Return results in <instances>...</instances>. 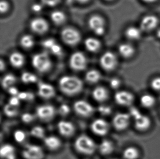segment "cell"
Returning a JSON list of instances; mask_svg holds the SVG:
<instances>
[{"mask_svg":"<svg viewBox=\"0 0 160 159\" xmlns=\"http://www.w3.org/2000/svg\"><path fill=\"white\" fill-rule=\"evenodd\" d=\"M21 80L24 84H28L36 82L37 81V78L33 74L29 72H24L21 76Z\"/></svg>","mask_w":160,"mask_h":159,"instance_id":"32","label":"cell"},{"mask_svg":"<svg viewBox=\"0 0 160 159\" xmlns=\"http://www.w3.org/2000/svg\"></svg>","mask_w":160,"mask_h":159,"instance_id":"55","label":"cell"},{"mask_svg":"<svg viewBox=\"0 0 160 159\" xmlns=\"http://www.w3.org/2000/svg\"><path fill=\"white\" fill-rule=\"evenodd\" d=\"M55 113L54 106L49 105L39 106L36 109V114L42 120H49L52 118Z\"/></svg>","mask_w":160,"mask_h":159,"instance_id":"16","label":"cell"},{"mask_svg":"<svg viewBox=\"0 0 160 159\" xmlns=\"http://www.w3.org/2000/svg\"><path fill=\"white\" fill-rule=\"evenodd\" d=\"M100 65L107 71H112L117 67L118 58L114 53L107 51L102 55L100 60Z\"/></svg>","mask_w":160,"mask_h":159,"instance_id":"8","label":"cell"},{"mask_svg":"<svg viewBox=\"0 0 160 159\" xmlns=\"http://www.w3.org/2000/svg\"><path fill=\"white\" fill-rule=\"evenodd\" d=\"M139 156L138 150L134 147H129L126 148L123 152L125 159H137Z\"/></svg>","mask_w":160,"mask_h":159,"instance_id":"29","label":"cell"},{"mask_svg":"<svg viewBox=\"0 0 160 159\" xmlns=\"http://www.w3.org/2000/svg\"><path fill=\"white\" fill-rule=\"evenodd\" d=\"M143 1H144L147 3H153L156 1L157 0H143Z\"/></svg>","mask_w":160,"mask_h":159,"instance_id":"52","label":"cell"},{"mask_svg":"<svg viewBox=\"0 0 160 159\" xmlns=\"http://www.w3.org/2000/svg\"><path fill=\"white\" fill-rule=\"evenodd\" d=\"M120 84H121L120 80L117 78H113L110 80V85L111 87L113 89L119 88V86H120Z\"/></svg>","mask_w":160,"mask_h":159,"instance_id":"45","label":"cell"},{"mask_svg":"<svg viewBox=\"0 0 160 159\" xmlns=\"http://www.w3.org/2000/svg\"><path fill=\"white\" fill-rule=\"evenodd\" d=\"M89 28L98 36H102L106 31V22L104 19L100 15H94L90 17L88 22Z\"/></svg>","mask_w":160,"mask_h":159,"instance_id":"7","label":"cell"},{"mask_svg":"<svg viewBox=\"0 0 160 159\" xmlns=\"http://www.w3.org/2000/svg\"><path fill=\"white\" fill-rule=\"evenodd\" d=\"M92 94L93 99L98 102L106 101L108 98V90L102 86H98L96 87L93 89Z\"/></svg>","mask_w":160,"mask_h":159,"instance_id":"20","label":"cell"},{"mask_svg":"<svg viewBox=\"0 0 160 159\" xmlns=\"http://www.w3.org/2000/svg\"><path fill=\"white\" fill-rule=\"evenodd\" d=\"M125 35L128 39L130 40H138L142 35V30L134 26H131L126 29Z\"/></svg>","mask_w":160,"mask_h":159,"instance_id":"24","label":"cell"},{"mask_svg":"<svg viewBox=\"0 0 160 159\" xmlns=\"http://www.w3.org/2000/svg\"><path fill=\"white\" fill-rule=\"evenodd\" d=\"M130 115L125 113H119L112 119V124L115 129L119 131L126 129L130 125Z\"/></svg>","mask_w":160,"mask_h":159,"instance_id":"11","label":"cell"},{"mask_svg":"<svg viewBox=\"0 0 160 159\" xmlns=\"http://www.w3.org/2000/svg\"><path fill=\"white\" fill-rule=\"evenodd\" d=\"M91 130L98 136H104L107 134L109 130V125L103 119H96L91 123Z\"/></svg>","mask_w":160,"mask_h":159,"instance_id":"13","label":"cell"},{"mask_svg":"<svg viewBox=\"0 0 160 159\" xmlns=\"http://www.w3.org/2000/svg\"><path fill=\"white\" fill-rule=\"evenodd\" d=\"M14 138L16 142L18 143H22L25 139L26 135L24 131L21 130H17L14 133Z\"/></svg>","mask_w":160,"mask_h":159,"instance_id":"37","label":"cell"},{"mask_svg":"<svg viewBox=\"0 0 160 159\" xmlns=\"http://www.w3.org/2000/svg\"><path fill=\"white\" fill-rule=\"evenodd\" d=\"M44 143L50 150H56L61 146V141L58 138L54 136H49L44 138Z\"/></svg>","mask_w":160,"mask_h":159,"instance_id":"23","label":"cell"},{"mask_svg":"<svg viewBox=\"0 0 160 159\" xmlns=\"http://www.w3.org/2000/svg\"><path fill=\"white\" fill-rule=\"evenodd\" d=\"M101 77V75L100 72L95 69L89 70L85 75V79L87 81L91 84L97 83L100 80Z\"/></svg>","mask_w":160,"mask_h":159,"instance_id":"28","label":"cell"},{"mask_svg":"<svg viewBox=\"0 0 160 159\" xmlns=\"http://www.w3.org/2000/svg\"><path fill=\"white\" fill-rule=\"evenodd\" d=\"M41 3L43 6L48 7H54L60 3L61 0H41Z\"/></svg>","mask_w":160,"mask_h":159,"instance_id":"42","label":"cell"},{"mask_svg":"<svg viewBox=\"0 0 160 159\" xmlns=\"http://www.w3.org/2000/svg\"><path fill=\"white\" fill-rule=\"evenodd\" d=\"M7 159H15V155L14 153H12L8 155L6 157Z\"/></svg>","mask_w":160,"mask_h":159,"instance_id":"50","label":"cell"},{"mask_svg":"<svg viewBox=\"0 0 160 159\" xmlns=\"http://www.w3.org/2000/svg\"><path fill=\"white\" fill-rule=\"evenodd\" d=\"M98 111L101 114L104 116L110 114L112 112L111 108L107 106H100L98 108Z\"/></svg>","mask_w":160,"mask_h":159,"instance_id":"40","label":"cell"},{"mask_svg":"<svg viewBox=\"0 0 160 159\" xmlns=\"http://www.w3.org/2000/svg\"><path fill=\"white\" fill-rule=\"evenodd\" d=\"M9 8V4L8 2L5 0H2L0 2L1 13H6L8 11Z\"/></svg>","mask_w":160,"mask_h":159,"instance_id":"43","label":"cell"},{"mask_svg":"<svg viewBox=\"0 0 160 159\" xmlns=\"http://www.w3.org/2000/svg\"><path fill=\"white\" fill-rule=\"evenodd\" d=\"M25 59L24 55L19 52H14L9 56V62L11 65L15 68H20L25 63Z\"/></svg>","mask_w":160,"mask_h":159,"instance_id":"19","label":"cell"},{"mask_svg":"<svg viewBox=\"0 0 160 159\" xmlns=\"http://www.w3.org/2000/svg\"><path fill=\"white\" fill-rule=\"evenodd\" d=\"M22 155L25 159H42L44 157V153L41 147L29 144L22 151Z\"/></svg>","mask_w":160,"mask_h":159,"instance_id":"9","label":"cell"},{"mask_svg":"<svg viewBox=\"0 0 160 159\" xmlns=\"http://www.w3.org/2000/svg\"><path fill=\"white\" fill-rule=\"evenodd\" d=\"M158 24V19L155 15H146L141 20L140 28L145 32L150 31L156 28Z\"/></svg>","mask_w":160,"mask_h":159,"instance_id":"15","label":"cell"},{"mask_svg":"<svg viewBox=\"0 0 160 159\" xmlns=\"http://www.w3.org/2000/svg\"><path fill=\"white\" fill-rule=\"evenodd\" d=\"M22 120L25 123H30L34 119V116L29 113H24L22 115Z\"/></svg>","mask_w":160,"mask_h":159,"instance_id":"41","label":"cell"},{"mask_svg":"<svg viewBox=\"0 0 160 159\" xmlns=\"http://www.w3.org/2000/svg\"><path fill=\"white\" fill-rule=\"evenodd\" d=\"M51 19L54 24L60 25L66 21V15L65 13L60 11H55L52 12L50 15Z\"/></svg>","mask_w":160,"mask_h":159,"instance_id":"27","label":"cell"},{"mask_svg":"<svg viewBox=\"0 0 160 159\" xmlns=\"http://www.w3.org/2000/svg\"><path fill=\"white\" fill-rule=\"evenodd\" d=\"M20 100L19 99V98L17 96H12L11 97V99L9 100V103L11 105L17 107L20 104Z\"/></svg>","mask_w":160,"mask_h":159,"instance_id":"46","label":"cell"},{"mask_svg":"<svg viewBox=\"0 0 160 159\" xmlns=\"http://www.w3.org/2000/svg\"><path fill=\"white\" fill-rule=\"evenodd\" d=\"M32 65L40 73H46L52 67V62L47 52L35 54L32 58Z\"/></svg>","mask_w":160,"mask_h":159,"instance_id":"2","label":"cell"},{"mask_svg":"<svg viewBox=\"0 0 160 159\" xmlns=\"http://www.w3.org/2000/svg\"><path fill=\"white\" fill-rule=\"evenodd\" d=\"M73 107L75 112L81 116H89L94 111L93 106L84 100L76 101Z\"/></svg>","mask_w":160,"mask_h":159,"instance_id":"12","label":"cell"},{"mask_svg":"<svg viewBox=\"0 0 160 159\" xmlns=\"http://www.w3.org/2000/svg\"><path fill=\"white\" fill-rule=\"evenodd\" d=\"M107 1H112V0H107Z\"/></svg>","mask_w":160,"mask_h":159,"instance_id":"54","label":"cell"},{"mask_svg":"<svg viewBox=\"0 0 160 159\" xmlns=\"http://www.w3.org/2000/svg\"><path fill=\"white\" fill-rule=\"evenodd\" d=\"M58 128L61 135L69 137L73 134L75 131V128L71 122L65 120H61L58 123Z\"/></svg>","mask_w":160,"mask_h":159,"instance_id":"18","label":"cell"},{"mask_svg":"<svg viewBox=\"0 0 160 159\" xmlns=\"http://www.w3.org/2000/svg\"><path fill=\"white\" fill-rule=\"evenodd\" d=\"M150 85L154 90L160 91V77H156L152 79Z\"/></svg>","mask_w":160,"mask_h":159,"instance_id":"39","label":"cell"},{"mask_svg":"<svg viewBox=\"0 0 160 159\" xmlns=\"http://www.w3.org/2000/svg\"><path fill=\"white\" fill-rule=\"evenodd\" d=\"M14 148L11 144H6L2 146L0 150V155L3 157H6L8 155L14 153Z\"/></svg>","mask_w":160,"mask_h":159,"instance_id":"34","label":"cell"},{"mask_svg":"<svg viewBox=\"0 0 160 159\" xmlns=\"http://www.w3.org/2000/svg\"><path fill=\"white\" fill-rule=\"evenodd\" d=\"M20 43L22 47L28 49L32 48L35 45V39L31 35H24L20 40Z\"/></svg>","mask_w":160,"mask_h":159,"instance_id":"30","label":"cell"},{"mask_svg":"<svg viewBox=\"0 0 160 159\" xmlns=\"http://www.w3.org/2000/svg\"><path fill=\"white\" fill-rule=\"evenodd\" d=\"M38 94L43 99H50L55 95V90L50 84L40 82L38 88Z\"/></svg>","mask_w":160,"mask_h":159,"instance_id":"17","label":"cell"},{"mask_svg":"<svg viewBox=\"0 0 160 159\" xmlns=\"http://www.w3.org/2000/svg\"><path fill=\"white\" fill-rule=\"evenodd\" d=\"M30 133L31 135L35 137L42 138L44 136V130L42 127L36 126L31 130Z\"/></svg>","mask_w":160,"mask_h":159,"instance_id":"35","label":"cell"},{"mask_svg":"<svg viewBox=\"0 0 160 159\" xmlns=\"http://www.w3.org/2000/svg\"><path fill=\"white\" fill-rule=\"evenodd\" d=\"M114 98L118 104L123 106L131 105L134 101V96L132 93L125 90H121L116 93Z\"/></svg>","mask_w":160,"mask_h":159,"instance_id":"14","label":"cell"},{"mask_svg":"<svg viewBox=\"0 0 160 159\" xmlns=\"http://www.w3.org/2000/svg\"><path fill=\"white\" fill-rule=\"evenodd\" d=\"M76 1L79 2L80 3H85L87 2H89L90 0H76Z\"/></svg>","mask_w":160,"mask_h":159,"instance_id":"51","label":"cell"},{"mask_svg":"<svg viewBox=\"0 0 160 159\" xmlns=\"http://www.w3.org/2000/svg\"><path fill=\"white\" fill-rule=\"evenodd\" d=\"M156 35H157V36L158 38H160V29H159L158 31H157V33H156Z\"/></svg>","mask_w":160,"mask_h":159,"instance_id":"53","label":"cell"},{"mask_svg":"<svg viewBox=\"0 0 160 159\" xmlns=\"http://www.w3.org/2000/svg\"><path fill=\"white\" fill-rule=\"evenodd\" d=\"M59 112L61 115L66 116L70 112V108L66 104H62L59 108Z\"/></svg>","mask_w":160,"mask_h":159,"instance_id":"44","label":"cell"},{"mask_svg":"<svg viewBox=\"0 0 160 159\" xmlns=\"http://www.w3.org/2000/svg\"><path fill=\"white\" fill-rule=\"evenodd\" d=\"M140 103L144 108H152L155 104L156 100L154 96L149 94H145L141 97Z\"/></svg>","mask_w":160,"mask_h":159,"instance_id":"25","label":"cell"},{"mask_svg":"<svg viewBox=\"0 0 160 159\" xmlns=\"http://www.w3.org/2000/svg\"><path fill=\"white\" fill-rule=\"evenodd\" d=\"M17 81L15 76L11 74H8L4 76L2 80V87L4 89H8L15 84Z\"/></svg>","mask_w":160,"mask_h":159,"instance_id":"31","label":"cell"},{"mask_svg":"<svg viewBox=\"0 0 160 159\" xmlns=\"http://www.w3.org/2000/svg\"><path fill=\"white\" fill-rule=\"evenodd\" d=\"M114 150V145L112 142L108 140H104L99 146L100 153L104 155H108L112 153Z\"/></svg>","mask_w":160,"mask_h":159,"instance_id":"26","label":"cell"},{"mask_svg":"<svg viewBox=\"0 0 160 159\" xmlns=\"http://www.w3.org/2000/svg\"><path fill=\"white\" fill-rule=\"evenodd\" d=\"M43 5L42 3H36L32 5L31 9L33 12H34L35 13H40L43 9Z\"/></svg>","mask_w":160,"mask_h":159,"instance_id":"47","label":"cell"},{"mask_svg":"<svg viewBox=\"0 0 160 159\" xmlns=\"http://www.w3.org/2000/svg\"><path fill=\"white\" fill-rule=\"evenodd\" d=\"M87 58L84 54L80 51L74 52L69 58V65L76 71H82L87 68Z\"/></svg>","mask_w":160,"mask_h":159,"instance_id":"6","label":"cell"},{"mask_svg":"<svg viewBox=\"0 0 160 159\" xmlns=\"http://www.w3.org/2000/svg\"><path fill=\"white\" fill-rule=\"evenodd\" d=\"M17 97L20 100H32L34 99V95L33 93L26 92L19 93Z\"/></svg>","mask_w":160,"mask_h":159,"instance_id":"38","label":"cell"},{"mask_svg":"<svg viewBox=\"0 0 160 159\" xmlns=\"http://www.w3.org/2000/svg\"><path fill=\"white\" fill-rule=\"evenodd\" d=\"M130 115L134 119V127L137 130L143 131L149 128L151 120L148 117L142 114L137 108H131Z\"/></svg>","mask_w":160,"mask_h":159,"instance_id":"4","label":"cell"},{"mask_svg":"<svg viewBox=\"0 0 160 159\" xmlns=\"http://www.w3.org/2000/svg\"><path fill=\"white\" fill-rule=\"evenodd\" d=\"M0 68H1V70L3 71L5 69V63L3 60H1L0 62Z\"/></svg>","mask_w":160,"mask_h":159,"instance_id":"49","label":"cell"},{"mask_svg":"<svg viewBox=\"0 0 160 159\" xmlns=\"http://www.w3.org/2000/svg\"><path fill=\"white\" fill-rule=\"evenodd\" d=\"M48 51L52 55L57 56H61L63 52L62 47L57 42L54 43Z\"/></svg>","mask_w":160,"mask_h":159,"instance_id":"36","label":"cell"},{"mask_svg":"<svg viewBox=\"0 0 160 159\" xmlns=\"http://www.w3.org/2000/svg\"><path fill=\"white\" fill-rule=\"evenodd\" d=\"M3 112L7 116L13 117L17 115L18 111L17 107L11 105L9 104H7L3 107Z\"/></svg>","mask_w":160,"mask_h":159,"instance_id":"33","label":"cell"},{"mask_svg":"<svg viewBox=\"0 0 160 159\" xmlns=\"http://www.w3.org/2000/svg\"><path fill=\"white\" fill-rule=\"evenodd\" d=\"M84 44L86 49L91 52H98L101 47V43L100 41L92 37H89L85 39Z\"/></svg>","mask_w":160,"mask_h":159,"instance_id":"21","label":"cell"},{"mask_svg":"<svg viewBox=\"0 0 160 159\" xmlns=\"http://www.w3.org/2000/svg\"><path fill=\"white\" fill-rule=\"evenodd\" d=\"M119 52L121 56L125 58H130L134 54V48L132 45L123 43L119 46Z\"/></svg>","mask_w":160,"mask_h":159,"instance_id":"22","label":"cell"},{"mask_svg":"<svg viewBox=\"0 0 160 159\" xmlns=\"http://www.w3.org/2000/svg\"><path fill=\"white\" fill-rule=\"evenodd\" d=\"M82 87V81L74 76H64L59 80L60 90L67 95H73L80 92Z\"/></svg>","mask_w":160,"mask_h":159,"instance_id":"1","label":"cell"},{"mask_svg":"<svg viewBox=\"0 0 160 159\" xmlns=\"http://www.w3.org/2000/svg\"><path fill=\"white\" fill-rule=\"evenodd\" d=\"M30 26L31 30L38 35L44 34L49 30L48 22L42 17H36L32 20Z\"/></svg>","mask_w":160,"mask_h":159,"instance_id":"10","label":"cell"},{"mask_svg":"<svg viewBox=\"0 0 160 159\" xmlns=\"http://www.w3.org/2000/svg\"><path fill=\"white\" fill-rule=\"evenodd\" d=\"M63 41L69 46H75L81 40V35L78 31L72 27H66L61 33Z\"/></svg>","mask_w":160,"mask_h":159,"instance_id":"5","label":"cell"},{"mask_svg":"<svg viewBox=\"0 0 160 159\" xmlns=\"http://www.w3.org/2000/svg\"><path fill=\"white\" fill-rule=\"evenodd\" d=\"M8 92L12 96H17L19 93L18 90L17 88L14 86H12L11 87H9L8 89Z\"/></svg>","mask_w":160,"mask_h":159,"instance_id":"48","label":"cell"},{"mask_svg":"<svg viewBox=\"0 0 160 159\" xmlns=\"http://www.w3.org/2000/svg\"><path fill=\"white\" fill-rule=\"evenodd\" d=\"M74 147L78 152L85 155H91L96 151L95 143L89 136L82 135L78 137L74 143Z\"/></svg>","mask_w":160,"mask_h":159,"instance_id":"3","label":"cell"}]
</instances>
